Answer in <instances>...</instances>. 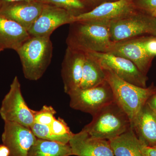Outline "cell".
Segmentation results:
<instances>
[{
	"label": "cell",
	"instance_id": "cell-20",
	"mask_svg": "<svg viewBox=\"0 0 156 156\" xmlns=\"http://www.w3.org/2000/svg\"><path fill=\"white\" fill-rule=\"evenodd\" d=\"M73 155L69 144H63L37 138L31 148L28 156H70Z\"/></svg>",
	"mask_w": 156,
	"mask_h": 156
},
{
	"label": "cell",
	"instance_id": "cell-2",
	"mask_svg": "<svg viewBox=\"0 0 156 156\" xmlns=\"http://www.w3.org/2000/svg\"><path fill=\"white\" fill-rule=\"evenodd\" d=\"M103 69L115 101L128 116L131 125L148 99L156 93V87L153 84L146 88L137 87L120 79L110 70Z\"/></svg>",
	"mask_w": 156,
	"mask_h": 156
},
{
	"label": "cell",
	"instance_id": "cell-3",
	"mask_svg": "<svg viewBox=\"0 0 156 156\" xmlns=\"http://www.w3.org/2000/svg\"><path fill=\"white\" fill-rule=\"evenodd\" d=\"M53 50L48 37H30L17 49L26 79L37 81L42 77L51 63Z\"/></svg>",
	"mask_w": 156,
	"mask_h": 156
},
{
	"label": "cell",
	"instance_id": "cell-8",
	"mask_svg": "<svg viewBox=\"0 0 156 156\" xmlns=\"http://www.w3.org/2000/svg\"><path fill=\"white\" fill-rule=\"evenodd\" d=\"M89 53L103 68L111 71L123 80L137 87H147V75L130 60L109 53Z\"/></svg>",
	"mask_w": 156,
	"mask_h": 156
},
{
	"label": "cell",
	"instance_id": "cell-6",
	"mask_svg": "<svg viewBox=\"0 0 156 156\" xmlns=\"http://www.w3.org/2000/svg\"><path fill=\"white\" fill-rule=\"evenodd\" d=\"M0 116L5 122L17 123L27 128H30L34 123L33 110L26 103L17 76L14 77L2 101Z\"/></svg>",
	"mask_w": 156,
	"mask_h": 156
},
{
	"label": "cell",
	"instance_id": "cell-17",
	"mask_svg": "<svg viewBox=\"0 0 156 156\" xmlns=\"http://www.w3.org/2000/svg\"><path fill=\"white\" fill-rule=\"evenodd\" d=\"M30 37L28 31L17 22L0 14V48L17 51Z\"/></svg>",
	"mask_w": 156,
	"mask_h": 156
},
{
	"label": "cell",
	"instance_id": "cell-27",
	"mask_svg": "<svg viewBox=\"0 0 156 156\" xmlns=\"http://www.w3.org/2000/svg\"><path fill=\"white\" fill-rule=\"evenodd\" d=\"M141 150L146 156H156V145L148 146L141 143Z\"/></svg>",
	"mask_w": 156,
	"mask_h": 156
},
{
	"label": "cell",
	"instance_id": "cell-4",
	"mask_svg": "<svg viewBox=\"0 0 156 156\" xmlns=\"http://www.w3.org/2000/svg\"><path fill=\"white\" fill-rule=\"evenodd\" d=\"M92 117V122L82 130L94 138L111 140L131 127L128 116L115 101L101 108Z\"/></svg>",
	"mask_w": 156,
	"mask_h": 156
},
{
	"label": "cell",
	"instance_id": "cell-33",
	"mask_svg": "<svg viewBox=\"0 0 156 156\" xmlns=\"http://www.w3.org/2000/svg\"><path fill=\"white\" fill-rule=\"evenodd\" d=\"M82 1H84V0H82Z\"/></svg>",
	"mask_w": 156,
	"mask_h": 156
},
{
	"label": "cell",
	"instance_id": "cell-13",
	"mask_svg": "<svg viewBox=\"0 0 156 156\" xmlns=\"http://www.w3.org/2000/svg\"><path fill=\"white\" fill-rule=\"evenodd\" d=\"M85 52L67 47L62 64L64 92L68 95L79 89L83 75Z\"/></svg>",
	"mask_w": 156,
	"mask_h": 156
},
{
	"label": "cell",
	"instance_id": "cell-9",
	"mask_svg": "<svg viewBox=\"0 0 156 156\" xmlns=\"http://www.w3.org/2000/svg\"><path fill=\"white\" fill-rule=\"evenodd\" d=\"M75 16L66 9L45 4L41 15L29 29L28 33L30 37H50L59 27L74 22Z\"/></svg>",
	"mask_w": 156,
	"mask_h": 156
},
{
	"label": "cell",
	"instance_id": "cell-31",
	"mask_svg": "<svg viewBox=\"0 0 156 156\" xmlns=\"http://www.w3.org/2000/svg\"><path fill=\"white\" fill-rule=\"evenodd\" d=\"M2 50H3V49H2V48H0V52H1V51H2Z\"/></svg>",
	"mask_w": 156,
	"mask_h": 156
},
{
	"label": "cell",
	"instance_id": "cell-7",
	"mask_svg": "<svg viewBox=\"0 0 156 156\" xmlns=\"http://www.w3.org/2000/svg\"><path fill=\"white\" fill-rule=\"evenodd\" d=\"M70 107L93 116L101 108L115 101L110 86L105 81L89 89H77L68 94Z\"/></svg>",
	"mask_w": 156,
	"mask_h": 156
},
{
	"label": "cell",
	"instance_id": "cell-24",
	"mask_svg": "<svg viewBox=\"0 0 156 156\" xmlns=\"http://www.w3.org/2000/svg\"><path fill=\"white\" fill-rule=\"evenodd\" d=\"M34 118V122L42 125L50 126L55 119L56 111L53 107L45 105L40 110H33Z\"/></svg>",
	"mask_w": 156,
	"mask_h": 156
},
{
	"label": "cell",
	"instance_id": "cell-25",
	"mask_svg": "<svg viewBox=\"0 0 156 156\" xmlns=\"http://www.w3.org/2000/svg\"><path fill=\"white\" fill-rule=\"evenodd\" d=\"M136 10L156 18V0H134Z\"/></svg>",
	"mask_w": 156,
	"mask_h": 156
},
{
	"label": "cell",
	"instance_id": "cell-19",
	"mask_svg": "<svg viewBox=\"0 0 156 156\" xmlns=\"http://www.w3.org/2000/svg\"><path fill=\"white\" fill-rule=\"evenodd\" d=\"M105 81L106 76L103 68L89 52H85L83 75L79 89L92 88Z\"/></svg>",
	"mask_w": 156,
	"mask_h": 156
},
{
	"label": "cell",
	"instance_id": "cell-30",
	"mask_svg": "<svg viewBox=\"0 0 156 156\" xmlns=\"http://www.w3.org/2000/svg\"><path fill=\"white\" fill-rule=\"evenodd\" d=\"M10 151L9 148L4 144L0 145V156H9Z\"/></svg>",
	"mask_w": 156,
	"mask_h": 156
},
{
	"label": "cell",
	"instance_id": "cell-28",
	"mask_svg": "<svg viewBox=\"0 0 156 156\" xmlns=\"http://www.w3.org/2000/svg\"><path fill=\"white\" fill-rule=\"evenodd\" d=\"M147 104L156 114V93L148 99Z\"/></svg>",
	"mask_w": 156,
	"mask_h": 156
},
{
	"label": "cell",
	"instance_id": "cell-1",
	"mask_svg": "<svg viewBox=\"0 0 156 156\" xmlns=\"http://www.w3.org/2000/svg\"><path fill=\"white\" fill-rule=\"evenodd\" d=\"M110 22L87 20L70 24L67 47L84 52L108 53L114 42L110 36Z\"/></svg>",
	"mask_w": 156,
	"mask_h": 156
},
{
	"label": "cell",
	"instance_id": "cell-15",
	"mask_svg": "<svg viewBox=\"0 0 156 156\" xmlns=\"http://www.w3.org/2000/svg\"><path fill=\"white\" fill-rule=\"evenodd\" d=\"M45 4L38 1L12 3L0 6V14L28 30L41 13Z\"/></svg>",
	"mask_w": 156,
	"mask_h": 156
},
{
	"label": "cell",
	"instance_id": "cell-5",
	"mask_svg": "<svg viewBox=\"0 0 156 156\" xmlns=\"http://www.w3.org/2000/svg\"><path fill=\"white\" fill-rule=\"evenodd\" d=\"M110 29L113 42L144 36H156V18L136 10L130 15L111 22Z\"/></svg>",
	"mask_w": 156,
	"mask_h": 156
},
{
	"label": "cell",
	"instance_id": "cell-29",
	"mask_svg": "<svg viewBox=\"0 0 156 156\" xmlns=\"http://www.w3.org/2000/svg\"><path fill=\"white\" fill-rule=\"evenodd\" d=\"M37 0H0V6L5 5L12 3L21 2H31Z\"/></svg>",
	"mask_w": 156,
	"mask_h": 156
},
{
	"label": "cell",
	"instance_id": "cell-12",
	"mask_svg": "<svg viewBox=\"0 0 156 156\" xmlns=\"http://www.w3.org/2000/svg\"><path fill=\"white\" fill-rule=\"evenodd\" d=\"M142 37L114 42L108 53L130 60L141 73L147 75L154 58L145 50Z\"/></svg>",
	"mask_w": 156,
	"mask_h": 156
},
{
	"label": "cell",
	"instance_id": "cell-14",
	"mask_svg": "<svg viewBox=\"0 0 156 156\" xmlns=\"http://www.w3.org/2000/svg\"><path fill=\"white\" fill-rule=\"evenodd\" d=\"M69 144L73 155L115 156L109 140L94 138L83 130L73 133Z\"/></svg>",
	"mask_w": 156,
	"mask_h": 156
},
{
	"label": "cell",
	"instance_id": "cell-11",
	"mask_svg": "<svg viewBox=\"0 0 156 156\" xmlns=\"http://www.w3.org/2000/svg\"><path fill=\"white\" fill-rule=\"evenodd\" d=\"M136 10L133 2L128 0L105 2L91 11L75 16L74 22L96 20L111 22L130 15Z\"/></svg>",
	"mask_w": 156,
	"mask_h": 156
},
{
	"label": "cell",
	"instance_id": "cell-21",
	"mask_svg": "<svg viewBox=\"0 0 156 156\" xmlns=\"http://www.w3.org/2000/svg\"><path fill=\"white\" fill-rule=\"evenodd\" d=\"M46 5L56 6L72 12L75 16L81 14L80 11L86 5L82 0H37Z\"/></svg>",
	"mask_w": 156,
	"mask_h": 156
},
{
	"label": "cell",
	"instance_id": "cell-10",
	"mask_svg": "<svg viewBox=\"0 0 156 156\" xmlns=\"http://www.w3.org/2000/svg\"><path fill=\"white\" fill-rule=\"evenodd\" d=\"M37 139L30 128L17 123L5 122L2 140V144L9 148V156H28Z\"/></svg>",
	"mask_w": 156,
	"mask_h": 156
},
{
	"label": "cell",
	"instance_id": "cell-26",
	"mask_svg": "<svg viewBox=\"0 0 156 156\" xmlns=\"http://www.w3.org/2000/svg\"><path fill=\"white\" fill-rule=\"evenodd\" d=\"M143 44L148 54L154 58L156 56V36L142 37Z\"/></svg>",
	"mask_w": 156,
	"mask_h": 156
},
{
	"label": "cell",
	"instance_id": "cell-22",
	"mask_svg": "<svg viewBox=\"0 0 156 156\" xmlns=\"http://www.w3.org/2000/svg\"><path fill=\"white\" fill-rule=\"evenodd\" d=\"M49 126L52 133L59 137L63 143L69 144L73 133L63 119L55 118Z\"/></svg>",
	"mask_w": 156,
	"mask_h": 156
},
{
	"label": "cell",
	"instance_id": "cell-23",
	"mask_svg": "<svg viewBox=\"0 0 156 156\" xmlns=\"http://www.w3.org/2000/svg\"><path fill=\"white\" fill-rule=\"evenodd\" d=\"M30 129L37 138L63 143L59 137L52 133L49 126L34 122Z\"/></svg>",
	"mask_w": 156,
	"mask_h": 156
},
{
	"label": "cell",
	"instance_id": "cell-32",
	"mask_svg": "<svg viewBox=\"0 0 156 156\" xmlns=\"http://www.w3.org/2000/svg\"><path fill=\"white\" fill-rule=\"evenodd\" d=\"M128 1H131V2H133L134 0H128Z\"/></svg>",
	"mask_w": 156,
	"mask_h": 156
},
{
	"label": "cell",
	"instance_id": "cell-16",
	"mask_svg": "<svg viewBox=\"0 0 156 156\" xmlns=\"http://www.w3.org/2000/svg\"><path fill=\"white\" fill-rule=\"evenodd\" d=\"M142 144L156 145V114L147 104L143 107L131 125Z\"/></svg>",
	"mask_w": 156,
	"mask_h": 156
},
{
	"label": "cell",
	"instance_id": "cell-18",
	"mask_svg": "<svg viewBox=\"0 0 156 156\" xmlns=\"http://www.w3.org/2000/svg\"><path fill=\"white\" fill-rule=\"evenodd\" d=\"M109 141L115 156H146L141 150V143L131 127Z\"/></svg>",
	"mask_w": 156,
	"mask_h": 156
}]
</instances>
